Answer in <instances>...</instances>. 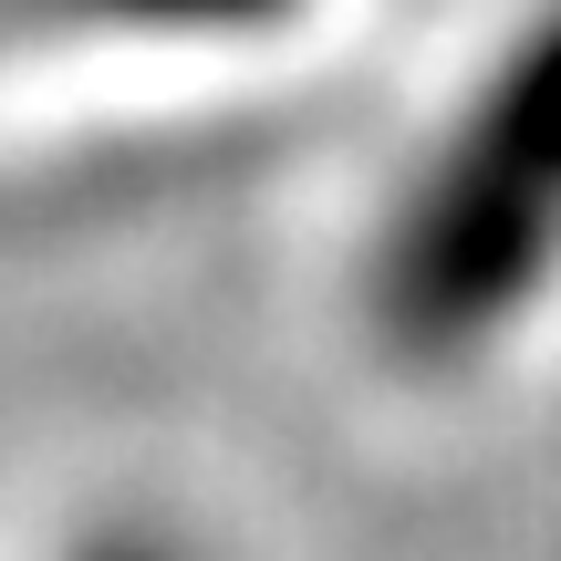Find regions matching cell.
<instances>
[{
    "label": "cell",
    "mask_w": 561,
    "mask_h": 561,
    "mask_svg": "<svg viewBox=\"0 0 561 561\" xmlns=\"http://www.w3.org/2000/svg\"><path fill=\"white\" fill-rule=\"evenodd\" d=\"M375 240V333L396 375H479L489 343L561 301V11L479 62Z\"/></svg>",
    "instance_id": "6da1fadb"
},
{
    "label": "cell",
    "mask_w": 561,
    "mask_h": 561,
    "mask_svg": "<svg viewBox=\"0 0 561 561\" xmlns=\"http://www.w3.org/2000/svg\"><path fill=\"white\" fill-rule=\"evenodd\" d=\"M32 561H240V551L198 510L136 489V500H94L73 520H53V541H32Z\"/></svg>",
    "instance_id": "7a4b0ae2"
}]
</instances>
